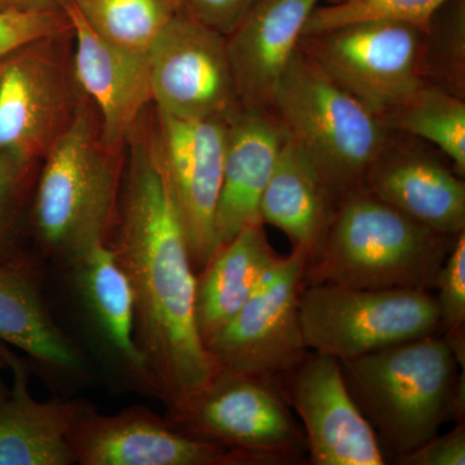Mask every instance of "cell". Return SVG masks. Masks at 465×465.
<instances>
[{
	"mask_svg": "<svg viewBox=\"0 0 465 465\" xmlns=\"http://www.w3.org/2000/svg\"><path fill=\"white\" fill-rule=\"evenodd\" d=\"M295 410L313 465H384L371 427L349 393L341 362L309 351L302 362L274 379Z\"/></svg>",
	"mask_w": 465,
	"mask_h": 465,
	"instance_id": "cell-12",
	"label": "cell"
},
{
	"mask_svg": "<svg viewBox=\"0 0 465 465\" xmlns=\"http://www.w3.org/2000/svg\"><path fill=\"white\" fill-rule=\"evenodd\" d=\"M403 136L400 142L399 134L391 133L363 189L433 231L449 235L465 232L463 176Z\"/></svg>",
	"mask_w": 465,
	"mask_h": 465,
	"instance_id": "cell-17",
	"label": "cell"
},
{
	"mask_svg": "<svg viewBox=\"0 0 465 465\" xmlns=\"http://www.w3.org/2000/svg\"><path fill=\"white\" fill-rule=\"evenodd\" d=\"M73 61L78 84L99 114L101 136L110 150L124 153L140 116L153 104L148 54L124 50L97 35L69 2Z\"/></svg>",
	"mask_w": 465,
	"mask_h": 465,
	"instance_id": "cell-16",
	"label": "cell"
},
{
	"mask_svg": "<svg viewBox=\"0 0 465 465\" xmlns=\"http://www.w3.org/2000/svg\"><path fill=\"white\" fill-rule=\"evenodd\" d=\"M171 2L177 9L183 8V0H171Z\"/></svg>",
	"mask_w": 465,
	"mask_h": 465,
	"instance_id": "cell-36",
	"label": "cell"
},
{
	"mask_svg": "<svg viewBox=\"0 0 465 465\" xmlns=\"http://www.w3.org/2000/svg\"><path fill=\"white\" fill-rule=\"evenodd\" d=\"M384 122L394 133L432 143L464 177V99L425 82Z\"/></svg>",
	"mask_w": 465,
	"mask_h": 465,
	"instance_id": "cell-24",
	"label": "cell"
},
{
	"mask_svg": "<svg viewBox=\"0 0 465 465\" xmlns=\"http://www.w3.org/2000/svg\"><path fill=\"white\" fill-rule=\"evenodd\" d=\"M336 207L311 162L284 140L260 201L262 224L280 229L289 238L293 252L304 256L307 262L329 228Z\"/></svg>",
	"mask_w": 465,
	"mask_h": 465,
	"instance_id": "cell-23",
	"label": "cell"
},
{
	"mask_svg": "<svg viewBox=\"0 0 465 465\" xmlns=\"http://www.w3.org/2000/svg\"><path fill=\"white\" fill-rule=\"evenodd\" d=\"M12 385L0 397V465H72L70 433L90 403L38 401L30 391V366L7 345Z\"/></svg>",
	"mask_w": 465,
	"mask_h": 465,
	"instance_id": "cell-20",
	"label": "cell"
},
{
	"mask_svg": "<svg viewBox=\"0 0 465 465\" xmlns=\"http://www.w3.org/2000/svg\"><path fill=\"white\" fill-rule=\"evenodd\" d=\"M153 105L183 119L229 121L241 105L226 36L177 9L148 52Z\"/></svg>",
	"mask_w": 465,
	"mask_h": 465,
	"instance_id": "cell-11",
	"label": "cell"
},
{
	"mask_svg": "<svg viewBox=\"0 0 465 465\" xmlns=\"http://www.w3.org/2000/svg\"><path fill=\"white\" fill-rule=\"evenodd\" d=\"M7 57L2 58V60H0V85H2L3 74H5V60H7Z\"/></svg>",
	"mask_w": 465,
	"mask_h": 465,
	"instance_id": "cell-35",
	"label": "cell"
},
{
	"mask_svg": "<svg viewBox=\"0 0 465 465\" xmlns=\"http://www.w3.org/2000/svg\"><path fill=\"white\" fill-rule=\"evenodd\" d=\"M424 38L410 24L369 21L302 36L299 50L385 121L425 84Z\"/></svg>",
	"mask_w": 465,
	"mask_h": 465,
	"instance_id": "cell-8",
	"label": "cell"
},
{
	"mask_svg": "<svg viewBox=\"0 0 465 465\" xmlns=\"http://www.w3.org/2000/svg\"><path fill=\"white\" fill-rule=\"evenodd\" d=\"M399 465H464L465 425L458 420L451 432L437 434L396 461Z\"/></svg>",
	"mask_w": 465,
	"mask_h": 465,
	"instance_id": "cell-31",
	"label": "cell"
},
{
	"mask_svg": "<svg viewBox=\"0 0 465 465\" xmlns=\"http://www.w3.org/2000/svg\"><path fill=\"white\" fill-rule=\"evenodd\" d=\"M39 162L18 150L0 152V262L25 251L20 232L32 202Z\"/></svg>",
	"mask_w": 465,
	"mask_h": 465,
	"instance_id": "cell-28",
	"label": "cell"
},
{
	"mask_svg": "<svg viewBox=\"0 0 465 465\" xmlns=\"http://www.w3.org/2000/svg\"><path fill=\"white\" fill-rule=\"evenodd\" d=\"M449 0H326L309 16L302 36L326 33L351 24L391 21L427 32Z\"/></svg>",
	"mask_w": 465,
	"mask_h": 465,
	"instance_id": "cell-26",
	"label": "cell"
},
{
	"mask_svg": "<svg viewBox=\"0 0 465 465\" xmlns=\"http://www.w3.org/2000/svg\"><path fill=\"white\" fill-rule=\"evenodd\" d=\"M440 335L448 341L464 369L465 356V232L455 238L436 281Z\"/></svg>",
	"mask_w": 465,
	"mask_h": 465,
	"instance_id": "cell-29",
	"label": "cell"
},
{
	"mask_svg": "<svg viewBox=\"0 0 465 465\" xmlns=\"http://www.w3.org/2000/svg\"><path fill=\"white\" fill-rule=\"evenodd\" d=\"M167 419L185 433L243 452L262 465L298 464L307 454L302 424L272 379L219 370Z\"/></svg>",
	"mask_w": 465,
	"mask_h": 465,
	"instance_id": "cell-7",
	"label": "cell"
},
{
	"mask_svg": "<svg viewBox=\"0 0 465 465\" xmlns=\"http://www.w3.org/2000/svg\"><path fill=\"white\" fill-rule=\"evenodd\" d=\"M97 35L124 48L148 54L177 8L171 0H66Z\"/></svg>",
	"mask_w": 465,
	"mask_h": 465,
	"instance_id": "cell-25",
	"label": "cell"
},
{
	"mask_svg": "<svg viewBox=\"0 0 465 465\" xmlns=\"http://www.w3.org/2000/svg\"><path fill=\"white\" fill-rule=\"evenodd\" d=\"M287 142L311 162L336 204L363 188L393 131L296 51L269 110Z\"/></svg>",
	"mask_w": 465,
	"mask_h": 465,
	"instance_id": "cell-5",
	"label": "cell"
},
{
	"mask_svg": "<svg viewBox=\"0 0 465 465\" xmlns=\"http://www.w3.org/2000/svg\"><path fill=\"white\" fill-rule=\"evenodd\" d=\"M284 140L282 128L269 112L241 109L229 119L215 217L217 249L246 226L262 223L260 201Z\"/></svg>",
	"mask_w": 465,
	"mask_h": 465,
	"instance_id": "cell-21",
	"label": "cell"
},
{
	"mask_svg": "<svg viewBox=\"0 0 465 465\" xmlns=\"http://www.w3.org/2000/svg\"><path fill=\"white\" fill-rule=\"evenodd\" d=\"M304 266L298 252L281 256L243 307L206 342L219 370L274 381L307 356L299 311Z\"/></svg>",
	"mask_w": 465,
	"mask_h": 465,
	"instance_id": "cell-10",
	"label": "cell"
},
{
	"mask_svg": "<svg viewBox=\"0 0 465 465\" xmlns=\"http://www.w3.org/2000/svg\"><path fill=\"white\" fill-rule=\"evenodd\" d=\"M0 342L47 374L69 381L90 374V361L52 314L41 262L26 251L0 262Z\"/></svg>",
	"mask_w": 465,
	"mask_h": 465,
	"instance_id": "cell-18",
	"label": "cell"
},
{
	"mask_svg": "<svg viewBox=\"0 0 465 465\" xmlns=\"http://www.w3.org/2000/svg\"><path fill=\"white\" fill-rule=\"evenodd\" d=\"M73 32L29 43L9 54L0 85V152L42 161L74 121L84 92L73 61Z\"/></svg>",
	"mask_w": 465,
	"mask_h": 465,
	"instance_id": "cell-9",
	"label": "cell"
},
{
	"mask_svg": "<svg viewBox=\"0 0 465 465\" xmlns=\"http://www.w3.org/2000/svg\"><path fill=\"white\" fill-rule=\"evenodd\" d=\"M69 442L81 465H262L243 452L185 433L143 406L104 415L90 405Z\"/></svg>",
	"mask_w": 465,
	"mask_h": 465,
	"instance_id": "cell-13",
	"label": "cell"
},
{
	"mask_svg": "<svg viewBox=\"0 0 465 465\" xmlns=\"http://www.w3.org/2000/svg\"><path fill=\"white\" fill-rule=\"evenodd\" d=\"M122 158L104 143L99 114L85 97L36 174L29 213L43 258L61 265L99 242H110L118 217Z\"/></svg>",
	"mask_w": 465,
	"mask_h": 465,
	"instance_id": "cell-4",
	"label": "cell"
},
{
	"mask_svg": "<svg viewBox=\"0 0 465 465\" xmlns=\"http://www.w3.org/2000/svg\"><path fill=\"white\" fill-rule=\"evenodd\" d=\"M5 371H8L7 345L0 342V397L5 396L9 391L7 382L2 376Z\"/></svg>",
	"mask_w": 465,
	"mask_h": 465,
	"instance_id": "cell-34",
	"label": "cell"
},
{
	"mask_svg": "<svg viewBox=\"0 0 465 465\" xmlns=\"http://www.w3.org/2000/svg\"><path fill=\"white\" fill-rule=\"evenodd\" d=\"M458 235L433 231L362 188L336 207L302 283L433 292Z\"/></svg>",
	"mask_w": 465,
	"mask_h": 465,
	"instance_id": "cell-3",
	"label": "cell"
},
{
	"mask_svg": "<svg viewBox=\"0 0 465 465\" xmlns=\"http://www.w3.org/2000/svg\"><path fill=\"white\" fill-rule=\"evenodd\" d=\"M425 82L465 99V2L449 0L425 32Z\"/></svg>",
	"mask_w": 465,
	"mask_h": 465,
	"instance_id": "cell-27",
	"label": "cell"
},
{
	"mask_svg": "<svg viewBox=\"0 0 465 465\" xmlns=\"http://www.w3.org/2000/svg\"><path fill=\"white\" fill-rule=\"evenodd\" d=\"M309 351L349 360L440 333L433 292L414 289L302 286L299 302Z\"/></svg>",
	"mask_w": 465,
	"mask_h": 465,
	"instance_id": "cell-6",
	"label": "cell"
},
{
	"mask_svg": "<svg viewBox=\"0 0 465 465\" xmlns=\"http://www.w3.org/2000/svg\"><path fill=\"white\" fill-rule=\"evenodd\" d=\"M124 148L118 217L109 243L133 290L134 338L150 396L170 415L200 393L219 367L198 330L197 273L164 170L154 109L143 113Z\"/></svg>",
	"mask_w": 465,
	"mask_h": 465,
	"instance_id": "cell-1",
	"label": "cell"
},
{
	"mask_svg": "<svg viewBox=\"0 0 465 465\" xmlns=\"http://www.w3.org/2000/svg\"><path fill=\"white\" fill-rule=\"evenodd\" d=\"M66 0H0V14L50 11L63 8Z\"/></svg>",
	"mask_w": 465,
	"mask_h": 465,
	"instance_id": "cell-33",
	"label": "cell"
},
{
	"mask_svg": "<svg viewBox=\"0 0 465 465\" xmlns=\"http://www.w3.org/2000/svg\"><path fill=\"white\" fill-rule=\"evenodd\" d=\"M72 32V20L64 7L0 14V60L29 43Z\"/></svg>",
	"mask_w": 465,
	"mask_h": 465,
	"instance_id": "cell-30",
	"label": "cell"
},
{
	"mask_svg": "<svg viewBox=\"0 0 465 465\" xmlns=\"http://www.w3.org/2000/svg\"><path fill=\"white\" fill-rule=\"evenodd\" d=\"M339 362L387 463L432 440L448 421L464 420V375L440 333Z\"/></svg>",
	"mask_w": 465,
	"mask_h": 465,
	"instance_id": "cell-2",
	"label": "cell"
},
{
	"mask_svg": "<svg viewBox=\"0 0 465 465\" xmlns=\"http://www.w3.org/2000/svg\"><path fill=\"white\" fill-rule=\"evenodd\" d=\"M256 0H183L193 17L228 36L246 16Z\"/></svg>",
	"mask_w": 465,
	"mask_h": 465,
	"instance_id": "cell-32",
	"label": "cell"
},
{
	"mask_svg": "<svg viewBox=\"0 0 465 465\" xmlns=\"http://www.w3.org/2000/svg\"><path fill=\"white\" fill-rule=\"evenodd\" d=\"M280 258L262 223L246 226L217 249L195 282V318L204 345L243 307Z\"/></svg>",
	"mask_w": 465,
	"mask_h": 465,
	"instance_id": "cell-22",
	"label": "cell"
},
{
	"mask_svg": "<svg viewBox=\"0 0 465 465\" xmlns=\"http://www.w3.org/2000/svg\"><path fill=\"white\" fill-rule=\"evenodd\" d=\"M154 113L164 170L198 273L217 251L215 217L229 121L177 118L155 106Z\"/></svg>",
	"mask_w": 465,
	"mask_h": 465,
	"instance_id": "cell-15",
	"label": "cell"
},
{
	"mask_svg": "<svg viewBox=\"0 0 465 465\" xmlns=\"http://www.w3.org/2000/svg\"><path fill=\"white\" fill-rule=\"evenodd\" d=\"M326 0H256L228 36L241 108L269 112L278 82L299 50L305 24Z\"/></svg>",
	"mask_w": 465,
	"mask_h": 465,
	"instance_id": "cell-19",
	"label": "cell"
},
{
	"mask_svg": "<svg viewBox=\"0 0 465 465\" xmlns=\"http://www.w3.org/2000/svg\"><path fill=\"white\" fill-rule=\"evenodd\" d=\"M58 266L97 357L121 381L150 394L145 362L134 338L133 290L112 244L99 242Z\"/></svg>",
	"mask_w": 465,
	"mask_h": 465,
	"instance_id": "cell-14",
	"label": "cell"
}]
</instances>
